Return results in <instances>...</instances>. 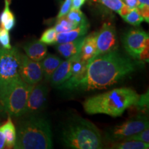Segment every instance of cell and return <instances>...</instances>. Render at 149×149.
Here are the masks:
<instances>
[{
    "instance_id": "d6a6232c",
    "label": "cell",
    "mask_w": 149,
    "mask_h": 149,
    "mask_svg": "<svg viewBox=\"0 0 149 149\" xmlns=\"http://www.w3.org/2000/svg\"><path fill=\"white\" fill-rule=\"evenodd\" d=\"M86 0H72V9H80L81 7L85 3Z\"/></svg>"
},
{
    "instance_id": "ba28073f",
    "label": "cell",
    "mask_w": 149,
    "mask_h": 149,
    "mask_svg": "<svg viewBox=\"0 0 149 149\" xmlns=\"http://www.w3.org/2000/svg\"><path fill=\"white\" fill-rule=\"evenodd\" d=\"M122 44L126 51L135 59H139L141 52L148 46V33L141 29H133L122 37Z\"/></svg>"
},
{
    "instance_id": "3957f363",
    "label": "cell",
    "mask_w": 149,
    "mask_h": 149,
    "mask_svg": "<svg viewBox=\"0 0 149 149\" xmlns=\"http://www.w3.org/2000/svg\"><path fill=\"white\" fill-rule=\"evenodd\" d=\"M65 146L74 149H100L102 137L97 127L91 121L79 116L70 118L61 133Z\"/></svg>"
},
{
    "instance_id": "d590c367",
    "label": "cell",
    "mask_w": 149,
    "mask_h": 149,
    "mask_svg": "<svg viewBox=\"0 0 149 149\" xmlns=\"http://www.w3.org/2000/svg\"><path fill=\"white\" fill-rule=\"evenodd\" d=\"M0 108H1V107H0Z\"/></svg>"
},
{
    "instance_id": "9c48e42d",
    "label": "cell",
    "mask_w": 149,
    "mask_h": 149,
    "mask_svg": "<svg viewBox=\"0 0 149 149\" xmlns=\"http://www.w3.org/2000/svg\"><path fill=\"white\" fill-rule=\"evenodd\" d=\"M117 43V34L114 26L111 23H104L100 31L97 32L96 51L89 62L97 56L116 49Z\"/></svg>"
},
{
    "instance_id": "4316f807",
    "label": "cell",
    "mask_w": 149,
    "mask_h": 149,
    "mask_svg": "<svg viewBox=\"0 0 149 149\" xmlns=\"http://www.w3.org/2000/svg\"><path fill=\"white\" fill-rule=\"evenodd\" d=\"M122 140H135L144 141V142L149 143V130L148 128L141 130L139 133L130 135L129 137L123 139ZM121 141V140H120Z\"/></svg>"
},
{
    "instance_id": "e575fe53",
    "label": "cell",
    "mask_w": 149,
    "mask_h": 149,
    "mask_svg": "<svg viewBox=\"0 0 149 149\" xmlns=\"http://www.w3.org/2000/svg\"><path fill=\"white\" fill-rule=\"evenodd\" d=\"M58 1H60V2H61H61H62V0H58Z\"/></svg>"
},
{
    "instance_id": "7c38bea8",
    "label": "cell",
    "mask_w": 149,
    "mask_h": 149,
    "mask_svg": "<svg viewBox=\"0 0 149 149\" xmlns=\"http://www.w3.org/2000/svg\"><path fill=\"white\" fill-rule=\"evenodd\" d=\"M88 62L83 60L80 57H77L72 64L71 72L69 78L61 84L59 88L60 89H72L77 88L78 86L84 78L86 73Z\"/></svg>"
},
{
    "instance_id": "7402d4cb",
    "label": "cell",
    "mask_w": 149,
    "mask_h": 149,
    "mask_svg": "<svg viewBox=\"0 0 149 149\" xmlns=\"http://www.w3.org/2000/svg\"><path fill=\"white\" fill-rule=\"evenodd\" d=\"M110 10L115 11L120 16L124 15L130 10L122 0H95Z\"/></svg>"
},
{
    "instance_id": "83f0119b",
    "label": "cell",
    "mask_w": 149,
    "mask_h": 149,
    "mask_svg": "<svg viewBox=\"0 0 149 149\" xmlns=\"http://www.w3.org/2000/svg\"><path fill=\"white\" fill-rule=\"evenodd\" d=\"M0 44L2 48L10 49L12 48L10 44V37L9 31L3 28L0 29Z\"/></svg>"
},
{
    "instance_id": "9a60e30c",
    "label": "cell",
    "mask_w": 149,
    "mask_h": 149,
    "mask_svg": "<svg viewBox=\"0 0 149 149\" xmlns=\"http://www.w3.org/2000/svg\"><path fill=\"white\" fill-rule=\"evenodd\" d=\"M85 36L81 37L77 40L61 44H57L55 46V49L64 58L68 59L80 53L81 45L84 40Z\"/></svg>"
},
{
    "instance_id": "d6986e66",
    "label": "cell",
    "mask_w": 149,
    "mask_h": 149,
    "mask_svg": "<svg viewBox=\"0 0 149 149\" xmlns=\"http://www.w3.org/2000/svg\"><path fill=\"white\" fill-rule=\"evenodd\" d=\"M0 130L4 136L5 148H13L16 141L17 130L10 115L6 122L0 126Z\"/></svg>"
},
{
    "instance_id": "603a6c76",
    "label": "cell",
    "mask_w": 149,
    "mask_h": 149,
    "mask_svg": "<svg viewBox=\"0 0 149 149\" xmlns=\"http://www.w3.org/2000/svg\"><path fill=\"white\" fill-rule=\"evenodd\" d=\"M121 17L126 22L135 26L140 25L141 23L144 21V17L137 8L132 9L126 15Z\"/></svg>"
},
{
    "instance_id": "836d02e7",
    "label": "cell",
    "mask_w": 149,
    "mask_h": 149,
    "mask_svg": "<svg viewBox=\"0 0 149 149\" xmlns=\"http://www.w3.org/2000/svg\"><path fill=\"white\" fill-rule=\"evenodd\" d=\"M5 148V139L3 133L0 130V149Z\"/></svg>"
},
{
    "instance_id": "5b68a950",
    "label": "cell",
    "mask_w": 149,
    "mask_h": 149,
    "mask_svg": "<svg viewBox=\"0 0 149 149\" xmlns=\"http://www.w3.org/2000/svg\"><path fill=\"white\" fill-rule=\"evenodd\" d=\"M21 53L16 47L0 48V100L8 89L20 78L19 74Z\"/></svg>"
},
{
    "instance_id": "5bb4252c",
    "label": "cell",
    "mask_w": 149,
    "mask_h": 149,
    "mask_svg": "<svg viewBox=\"0 0 149 149\" xmlns=\"http://www.w3.org/2000/svg\"><path fill=\"white\" fill-rule=\"evenodd\" d=\"M26 55L34 61H40L48 53L46 44L40 40H35L26 43L23 46Z\"/></svg>"
},
{
    "instance_id": "6da1fadb",
    "label": "cell",
    "mask_w": 149,
    "mask_h": 149,
    "mask_svg": "<svg viewBox=\"0 0 149 149\" xmlns=\"http://www.w3.org/2000/svg\"><path fill=\"white\" fill-rule=\"evenodd\" d=\"M137 64L116 50L97 56L88 63L85 77L77 88L85 91L107 88L135 71Z\"/></svg>"
},
{
    "instance_id": "d4e9b609",
    "label": "cell",
    "mask_w": 149,
    "mask_h": 149,
    "mask_svg": "<svg viewBox=\"0 0 149 149\" xmlns=\"http://www.w3.org/2000/svg\"><path fill=\"white\" fill-rule=\"evenodd\" d=\"M66 17L70 22H73L74 24H77V26L88 23L85 15L83 13V12L80 9L71 8Z\"/></svg>"
},
{
    "instance_id": "1f68e13d",
    "label": "cell",
    "mask_w": 149,
    "mask_h": 149,
    "mask_svg": "<svg viewBox=\"0 0 149 149\" xmlns=\"http://www.w3.org/2000/svg\"><path fill=\"white\" fill-rule=\"evenodd\" d=\"M122 1L130 10H132L133 8H137L139 6L138 0H122Z\"/></svg>"
},
{
    "instance_id": "52a82bcc",
    "label": "cell",
    "mask_w": 149,
    "mask_h": 149,
    "mask_svg": "<svg viewBox=\"0 0 149 149\" xmlns=\"http://www.w3.org/2000/svg\"><path fill=\"white\" fill-rule=\"evenodd\" d=\"M148 117L144 115H137L128 119L120 125L107 130L105 133L106 140L111 143L122 140L126 137L148 128Z\"/></svg>"
},
{
    "instance_id": "7a4b0ae2",
    "label": "cell",
    "mask_w": 149,
    "mask_h": 149,
    "mask_svg": "<svg viewBox=\"0 0 149 149\" xmlns=\"http://www.w3.org/2000/svg\"><path fill=\"white\" fill-rule=\"evenodd\" d=\"M139 96L138 93L130 88H115L86 99L83 103V108L89 115L120 117L126 109L135 105Z\"/></svg>"
},
{
    "instance_id": "e0dca14e",
    "label": "cell",
    "mask_w": 149,
    "mask_h": 149,
    "mask_svg": "<svg viewBox=\"0 0 149 149\" xmlns=\"http://www.w3.org/2000/svg\"><path fill=\"white\" fill-rule=\"evenodd\" d=\"M97 32H93L88 36H85L80 50V57L83 60L89 62L95 53Z\"/></svg>"
},
{
    "instance_id": "4fadbf2b",
    "label": "cell",
    "mask_w": 149,
    "mask_h": 149,
    "mask_svg": "<svg viewBox=\"0 0 149 149\" xmlns=\"http://www.w3.org/2000/svg\"><path fill=\"white\" fill-rule=\"evenodd\" d=\"M79 56L80 53L73 56V57H71L70 58L66 59V60H63L61 61V64L59 65L53 73L52 74L51 79H50L52 86H53L54 87L59 88L64 81H66L69 78L70 72H71L72 63Z\"/></svg>"
},
{
    "instance_id": "f1b7e54d",
    "label": "cell",
    "mask_w": 149,
    "mask_h": 149,
    "mask_svg": "<svg viewBox=\"0 0 149 149\" xmlns=\"http://www.w3.org/2000/svg\"><path fill=\"white\" fill-rule=\"evenodd\" d=\"M139 6L137 9L139 10L144 21L148 23L149 22V0H138Z\"/></svg>"
},
{
    "instance_id": "44dd1931",
    "label": "cell",
    "mask_w": 149,
    "mask_h": 149,
    "mask_svg": "<svg viewBox=\"0 0 149 149\" xmlns=\"http://www.w3.org/2000/svg\"><path fill=\"white\" fill-rule=\"evenodd\" d=\"M110 148L113 149H148L149 144L135 140H121L113 142Z\"/></svg>"
},
{
    "instance_id": "8992f818",
    "label": "cell",
    "mask_w": 149,
    "mask_h": 149,
    "mask_svg": "<svg viewBox=\"0 0 149 149\" xmlns=\"http://www.w3.org/2000/svg\"><path fill=\"white\" fill-rule=\"evenodd\" d=\"M33 85L19 78L0 100L1 105L9 115L20 117L25 114L28 97Z\"/></svg>"
},
{
    "instance_id": "484cf974",
    "label": "cell",
    "mask_w": 149,
    "mask_h": 149,
    "mask_svg": "<svg viewBox=\"0 0 149 149\" xmlns=\"http://www.w3.org/2000/svg\"><path fill=\"white\" fill-rule=\"evenodd\" d=\"M57 33L54 28H50V29H46L44 33H42L41 36L40 41L46 45H53L55 44L56 36H57Z\"/></svg>"
},
{
    "instance_id": "ffe728a7",
    "label": "cell",
    "mask_w": 149,
    "mask_h": 149,
    "mask_svg": "<svg viewBox=\"0 0 149 149\" xmlns=\"http://www.w3.org/2000/svg\"><path fill=\"white\" fill-rule=\"evenodd\" d=\"M4 8L0 15V25L8 31H10L15 25V17L10 8V0H4Z\"/></svg>"
},
{
    "instance_id": "277c9868",
    "label": "cell",
    "mask_w": 149,
    "mask_h": 149,
    "mask_svg": "<svg viewBox=\"0 0 149 149\" xmlns=\"http://www.w3.org/2000/svg\"><path fill=\"white\" fill-rule=\"evenodd\" d=\"M16 130L15 149L53 148L51 126L43 117H30L20 123Z\"/></svg>"
},
{
    "instance_id": "8fae6325",
    "label": "cell",
    "mask_w": 149,
    "mask_h": 149,
    "mask_svg": "<svg viewBox=\"0 0 149 149\" xmlns=\"http://www.w3.org/2000/svg\"><path fill=\"white\" fill-rule=\"evenodd\" d=\"M48 91L47 86L39 82L33 85L28 97L25 114L35 113L44 107L47 100Z\"/></svg>"
},
{
    "instance_id": "2e32d148",
    "label": "cell",
    "mask_w": 149,
    "mask_h": 149,
    "mask_svg": "<svg viewBox=\"0 0 149 149\" xmlns=\"http://www.w3.org/2000/svg\"><path fill=\"white\" fill-rule=\"evenodd\" d=\"M89 29V24H81L75 29L70 30L69 31L66 32L59 33L57 34L55 40V44H61V43H65L68 42H71L74 41L79 37L85 36L88 32Z\"/></svg>"
},
{
    "instance_id": "ac0fdd59",
    "label": "cell",
    "mask_w": 149,
    "mask_h": 149,
    "mask_svg": "<svg viewBox=\"0 0 149 149\" xmlns=\"http://www.w3.org/2000/svg\"><path fill=\"white\" fill-rule=\"evenodd\" d=\"M62 61V59L60 57H57V55L47 53L45 57L40 61L44 77L47 81H49L52 74L53 73L56 68L58 67Z\"/></svg>"
},
{
    "instance_id": "4dcf8cb0",
    "label": "cell",
    "mask_w": 149,
    "mask_h": 149,
    "mask_svg": "<svg viewBox=\"0 0 149 149\" xmlns=\"http://www.w3.org/2000/svg\"><path fill=\"white\" fill-rule=\"evenodd\" d=\"M72 6V0H64V2L62 3L60 10H59L58 15L57 16V19L61 18L62 17L66 16L68 13L69 12Z\"/></svg>"
},
{
    "instance_id": "f546056e",
    "label": "cell",
    "mask_w": 149,
    "mask_h": 149,
    "mask_svg": "<svg viewBox=\"0 0 149 149\" xmlns=\"http://www.w3.org/2000/svg\"><path fill=\"white\" fill-rule=\"evenodd\" d=\"M148 91H147L146 93L142 95H139L138 100H137V103L134 107H135L137 109L140 110V111H146L148 108Z\"/></svg>"
},
{
    "instance_id": "30bf717a",
    "label": "cell",
    "mask_w": 149,
    "mask_h": 149,
    "mask_svg": "<svg viewBox=\"0 0 149 149\" xmlns=\"http://www.w3.org/2000/svg\"><path fill=\"white\" fill-rule=\"evenodd\" d=\"M20 78L30 85H35L42 81L44 74L40 61L30 59L21 54L19 68Z\"/></svg>"
},
{
    "instance_id": "cb8c5ba5",
    "label": "cell",
    "mask_w": 149,
    "mask_h": 149,
    "mask_svg": "<svg viewBox=\"0 0 149 149\" xmlns=\"http://www.w3.org/2000/svg\"><path fill=\"white\" fill-rule=\"evenodd\" d=\"M79 26L77 24H74L73 22H70L69 19H68L66 16L62 17L57 19V23L53 28L55 29L56 32L57 33L66 32L69 31L70 30L75 29Z\"/></svg>"
}]
</instances>
